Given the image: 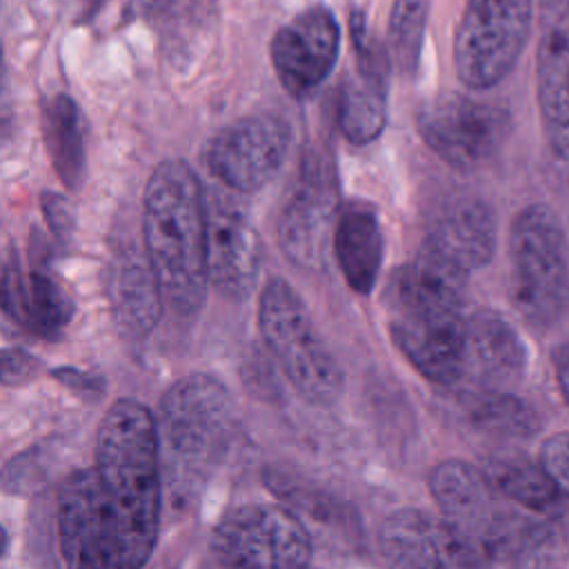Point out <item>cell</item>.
<instances>
[{
    "mask_svg": "<svg viewBox=\"0 0 569 569\" xmlns=\"http://www.w3.org/2000/svg\"><path fill=\"white\" fill-rule=\"evenodd\" d=\"M209 553L231 569H307L311 538L291 509L242 505L216 525Z\"/></svg>",
    "mask_w": 569,
    "mask_h": 569,
    "instance_id": "30bf717a",
    "label": "cell"
},
{
    "mask_svg": "<svg viewBox=\"0 0 569 569\" xmlns=\"http://www.w3.org/2000/svg\"><path fill=\"white\" fill-rule=\"evenodd\" d=\"M553 371H556V380L560 385V391L565 396V402L569 407V338L565 342H560L556 349H553Z\"/></svg>",
    "mask_w": 569,
    "mask_h": 569,
    "instance_id": "d590c367",
    "label": "cell"
},
{
    "mask_svg": "<svg viewBox=\"0 0 569 569\" xmlns=\"http://www.w3.org/2000/svg\"><path fill=\"white\" fill-rule=\"evenodd\" d=\"M111 529L109 569H142L160 527L162 473L156 416L133 398L116 400L96 433V465Z\"/></svg>",
    "mask_w": 569,
    "mask_h": 569,
    "instance_id": "6da1fadb",
    "label": "cell"
},
{
    "mask_svg": "<svg viewBox=\"0 0 569 569\" xmlns=\"http://www.w3.org/2000/svg\"><path fill=\"white\" fill-rule=\"evenodd\" d=\"M262 240L249 216L227 196H207V276L220 296L247 300L260 276Z\"/></svg>",
    "mask_w": 569,
    "mask_h": 569,
    "instance_id": "5bb4252c",
    "label": "cell"
},
{
    "mask_svg": "<svg viewBox=\"0 0 569 569\" xmlns=\"http://www.w3.org/2000/svg\"><path fill=\"white\" fill-rule=\"evenodd\" d=\"M349 33L356 53V71L347 78L338 98V127L351 144H369L387 124L391 58L369 31L362 11L351 13Z\"/></svg>",
    "mask_w": 569,
    "mask_h": 569,
    "instance_id": "9a60e30c",
    "label": "cell"
},
{
    "mask_svg": "<svg viewBox=\"0 0 569 569\" xmlns=\"http://www.w3.org/2000/svg\"><path fill=\"white\" fill-rule=\"evenodd\" d=\"M340 24L331 9L316 4L287 20L271 38L269 53L282 89L305 100L333 71L340 56Z\"/></svg>",
    "mask_w": 569,
    "mask_h": 569,
    "instance_id": "4fadbf2b",
    "label": "cell"
},
{
    "mask_svg": "<svg viewBox=\"0 0 569 569\" xmlns=\"http://www.w3.org/2000/svg\"><path fill=\"white\" fill-rule=\"evenodd\" d=\"M416 127L445 164L476 171L500 153L509 133V113L498 104L445 91L418 109Z\"/></svg>",
    "mask_w": 569,
    "mask_h": 569,
    "instance_id": "8fae6325",
    "label": "cell"
},
{
    "mask_svg": "<svg viewBox=\"0 0 569 569\" xmlns=\"http://www.w3.org/2000/svg\"><path fill=\"white\" fill-rule=\"evenodd\" d=\"M264 482L271 487L273 493L282 496V500H287L298 513H307L309 518H313L325 527L349 529L347 509L325 491H318L313 485H307L300 478L284 473L280 469L267 471Z\"/></svg>",
    "mask_w": 569,
    "mask_h": 569,
    "instance_id": "f1b7e54d",
    "label": "cell"
},
{
    "mask_svg": "<svg viewBox=\"0 0 569 569\" xmlns=\"http://www.w3.org/2000/svg\"><path fill=\"white\" fill-rule=\"evenodd\" d=\"M533 0H467L453 36V64L471 91L505 80L527 44Z\"/></svg>",
    "mask_w": 569,
    "mask_h": 569,
    "instance_id": "ba28073f",
    "label": "cell"
},
{
    "mask_svg": "<svg viewBox=\"0 0 569 569\" xmlns=\"http://www.w3.org/2000/svg\"><path fill=\"white\" fill-rule=\"evenodd\" d=\"M109 300L120 333L129 340L147 338L162 316V291L147 256L124 253L109 271Z\"/></svg>",
    "mask_w": 569,
    "mask_h": 569,
    "instance_id": "603a6c76",
    "label": "cell"
},
{
    "mask_svg": "<svg viewBox=\"0 0 569 569\" xmlns=\"http://www.w3.org/2000/svg\"><path fill=\"white\" fill-rule=\"evenodd\" d=\"M465 420L480 433L500 440H527L540 429L536 411L509 391L478 389L462 396Z\"/></svg>",
    "mask_w": 569,
    "mask_h": 569,
    "instance_id": "484cf974",
    "label": "cell"
},
{
    "mask_svg": "<svg viewBox=\"0 0 569 569\" xmlns=\"http://www.w3.org/2000/svg\"><path fill=\"white\" fill-rule=\"evenodd\" d=\"M340 213L333 160L322 149H307L276 218V236L284 258L305 269L322 271Z\"/></svg>",
    "mask_w": 569,
    "mask_h": 569,
    "instance_id": "9c48e42d",
    "label": "cell"
},
{
    "mask_svg": "<svg viewBox=\"0 0 569 569\" xmlns=\"http://www.w3.org/2000/svg\"><path fill=\"white\" fill-rule=\"evenodd\" d=\"M536 96L549 149L569 162V0H540Z\"/></svg>",
    "mask_w": 569,
    "mask_h": 569,
    "instance_id": "e0dca14e",
    "label": "cell"
},
{
    "mask_svg": "<svg viewBox=\"0 0 569 569\" xmlns=\"http://www.w3.org/2000/svg\"><path fill=\"white\" fill-rule=\"evenodd\" d=\"M258 327L291 387L311 405H331L342 391V369L318 333L300 293L282 278L260 291Z\"/></svg>",
    "mask_w": 569,
    "mask_h": 569,
    "instance_id": "52a82bcc",
    "label": "cell"
},
{
    "mask_svg": "<svg viewBox=\"0 0 569 569\" xmlns=\"http://www.w3.org/2000/svg\"><path fill=\"white\" fill-rule=\"evenodd\" d=\"M540 465L553 482L569 493V431L549 436L540 447Z\"/></svg>",
    "mask_w": 569,
    "mask_h": 569,
    "instance_id": "d6a6232c",
    "label": "cell"
},
{
    "mask_svg": "<svg viewBox=\"0 0 569 569\" xmlns=\"http://www.w3.org/2000/svg\"><path fill=\"white\" fill-rule=\"evenodd\" d=\"M569 547L549 520H533L509 569H562Z\"/></svg>",
    "mask_w": 569,
    "mask_h": 569,
    "instance_id": "f546056e",
    "label": "cell"
},
{
    "mask_svg": "<svg viewBox=\"0 0 569 569\" xmlns=\"http://www.w3.org/2000/svg\"><path fill=\"white\" fill-rule=\"evenodd\" d=\"M42 371V362L24 349L0 347V385L22 387L36 380Z\"/></svg>",
    "mask_w": 569,
    "mask_h": 569,
    "instance_id": "1f68e13d",
    "label": "cell"
},
{
    "mask_svg": "<svg viewBox=\"0 0 569 569\" xmlns=\"http://www.w3.org/2000/svg\"><path fill=\"white\" fill-rule=\"evenodd\" d=\"M200 569H231V567H229V565H224V562H220L218 558H213V556L209 553V558L204 560V565H202Z\"/></svg>",
    "mask_w": 569,
    "mask_h": 569,
    "instance_id": "8d00e7d4",
    "label": "cell"
},
{
    "mask_svg": "<svg viewBox=\"0 0 569 569\" xmlns=\"http://www.w3.org/2000/svg\"><path fill=\"white\" fill-rule=\"evenodd\" d=\"M7 542H9V540H7V531L0 527V556H2L4 549H7Z\"/></svg>",
    "mask_w": 569,
    "mask_h": 569,
    "instance_id": "74e56055",
    "label": "cell"
},
{
    "mask_svg": "<svg viewBox=\"0 0 569 569\" xmlns=\"http://www.w3.org/2000/svg\"><path fill=\"white\" fill-rule=\"evenodd\" d=\"M49 467L51 453L44 447H29L4 465L0 471V485L7 493L29 496L47 482Z\"/></svg>",
    "mask_w": 569,
    "mask_h": 569,
    "instance_id": "4dcf8cb0",
    "label": "cell"
},
{
    "mask_svg": "<svg viewBox=\"0 0 569 569\" xmlns=\"http://www.w3.org/2000/svg\"><path fill=\"white\" fill-rule=\"evenodd\" d=\"M144 256L162 298L180 316H196L207 298V196L184 160L160 162L142 200Z\"/></svg>",
    "mask_w": 569,
    "mask_h": 569,
    "instance_id": "3957f363",
    "label": "cell"
},
{
    "mask_svg": "<svg viewBox=\"0 0 569 569\" xmlns=\"http://www.w3.org/2000/svg\"><path fill=\"white\" fill-rule=\"evenodd\" d=\"M42 213H44V220H47L51 233L60 242H67L73 231V209L69 204V200L60 193L47 191V193H42Z\"/></svg>",
    "mask_w": 569,
    "mask_h": 569,
    "instance_id": "836d02e7",
    "label": "cell"
},
{
    "mask_svg": "<svg viewBox=\"0 0 569 569\" xmlns=\"http://www.w3.org/2000/svg\"><path fill=\"white\" fill-rule=\"evenodd\" d=\"M56 502L64 569H109L111 529L93 467L69 473Z\"/></svg>",
    "mask_w": 569,
    "mask_h": 569,
    "instance_id": "ac0fdd59",
    "label": "cell"
},
{
    "mask_svg": "<svg viewBox=\"0 0 569 569\" xmlns=\"http://www.w3.org/2000/svg\"><path fill=\"white\" fill-rule=\"evenodd\" d=\"M387 569H493L467 547L438 516L398 509L378 533Z\"/></svg>",
    "mask_w": 569,
    "mask_h": 569,
    "instance_id": "2e32d148",
    "label": "cell"
},
{
    "mask_svg": "<svg viewBox=\"0 0 569 569\" xmlns=\"http://www.w3.org/2000/svg\"><path fill=\"white\" fill-rule=\"evenodd\" d=\"M291 127L280 116H249L222 127L204 147L209 173L231 191L253 193L282 169Z\"/></svg>",
    "mask_w": 569,
    "mask_h": 569,
    "instance_id": "7c38bea8",
    "label": "cell"
},
{
    "mask_svg": "<svg viewBox=\"0 0 569 569\" xmlns=\"http://www.w3.org/2000/svg\"><path fill=\"white\" fill-rule=\"evenodd\" d=\"M469 273L420 244L416 258L385 287L387 329L398 351L429 382L451 387L465 378Z\"/></svg>",
    "mask_w": 569,
    "mask_h": 569,
    "instance_id": "7a4b0ae2",
    "label": "cell"
},
{
    "mask_svg": "<svg viewBox=\"0 0 569 569\" xmlns=\"http://www.w3.org/2000/svg\"><path fill=\"white\" fill-rule=\"evenodd\" d=\"M307 569H309V567H307Z\"/></svg>",
    "mask_w": 569,
    "mask_h": 569,
    "instance_id": "f35d334b",
    "label": "cell"
},
{
    "mask_svg": "<svg viewBox=\"0 0 569 569\" xmlns=\"http://www.w3.org/2000/svg\"><path fill=\"white\" fill-rule=\"evenodd\" d=\"M0 309L24 331L53 340L73 316L67 289L44 269H24L11 247L0 256Z\"/></svg>",
    "mask_w": 569,
    "mask_h": 569,
    "instance_id": "d6986e66",
    "label": "cell"
},
{
    "mask_svg": "<svg viewBox=\"0 0 569 569\" xmlns=\"http://www.w3.org/2000/svg\"><path fill=\"white\" fill-rule=\"evenodd\" d=\"M51 376L60 385H64L67 389H71L73 393H80L84 398H100L102 391H104V380L100 376L84 373V371H78V369H71V367L53 369Z\"/></svg>",
    "mask_w": 569,
    "mask_h": 569,
    "instance_id": "e575fe53",
    "label": "cell"
},
{
    "mask_svg": "<svg viewBox=\"0 0 569 569\" xmlns=\"http://www.w3.org/2000/svg\"><path fill=\"white\" fill-rule=\"evenodd\" d=\"M236 425L229 389L209 373H189L173 382L156 418L160 473L180 507L193 505L222 460Z\"/></svg>",
    "mask_w": 569,
    "mask_h": 569,
    "instance_id": "277c9868",
    "label": "cell"
},
{
    "mask_svg": "<svg viewBox=\"0 0 569 569\" xmlns=\"http://www.w3.org/2000/svg\"><path fill=\"white\" fill-rule=\"evenodd\" d=\"M440 520L487 565H511L533 518L509 502L473 465L440 462L429 478Z\"/></svg>",
    "mask_w": 569,
    "mask_h": 569,
    "instance_id": "8992f818",
    "label": "cell"
},
{
    "mask_svg": "<svg viewBox=\"0 0 569 569\" xmlns=\"http://www.w3.org/2000/svg\"><path fill=\"white\" fill-rule=\"evenodd\" d=\"M527 369V347L507 318L480 309L467 318L465 376L480 389L509 391Z\"/></svg>",
    "mask_w": 569,
    "mask_h": 569,
    "instance_id": "44dd1931",
    "label": "cell"
},
{
    "mask_svg": "<svg viewBox=\"0 0 569 569\" xmlns=\"http://www.w3.org/2000/svg\"><path fill=\"white\" fill-rule=\"evenodd\" d=\"M509 302L536 329L560 320L569 307V247L556 211L545 202L522 207L509 227Z\"/></svg>",
    "mask_w": 569,
    "mask_h": 569,
    "instance_id": "5b68a950",
    "label": "cell"
},
{
    "mask_svg": "<svg viewBox=\"0 0 569 569\" xmlns=\"http://www.w3.org/2000/svg\"><path fill=\"white\" fill-rule=\"evenodd\" d=\"M429 0H393L389 18L391 64L405 76H413L420 64Z\"/></svg>",
    "mask_w": 569,
    "mask_h": 569,
    "instance_id": "83f0119b",
    "label": "cell"
},
{
    "mask_svg": "<svg viewBox=\"0 0 569 569\" xmlns=\"http://www.w3.org/2000/svg\"><path fill=\"white\" fill-rule=\"evenodd\" d=\"M42 131L58 178L69 189H78L87 176L84 120L78 104L64 93L49 98L42 109Z\"/></svg>",
    "mask_w": 569,
    "mask_h": 569,
    "instance_id": "d4e9b609",
    "label": "cell"
},
{
    "mask_svg": "<svg viewBox=\"0 0 569 569\" xmlns=\"http://www.w3.org/2000/svg\"><path fill=\"white\" fill-rule=\"evenodd\" d=\"M496 238L498 222L491 204L473 193H451L433 207L422 244L471 273L491 262Z\"/></svg>",
    "mask_w": 569,
    "mask_h": 569,
    "instance_id": "ffe728a7",
    "label": "cell"
},
{
    "mask_svg": "<svg viewBox=\"0 0 569 569\" xmlns=\"http://www.w3.org/2000/svg\"><path fill=\"white\" fill-rule=\"evenodd\" d=\"M482 473L509 502L536 516L556 518L569 511V493L553 482L540 462H531L527 456H493Z\"/></svg>",
    "mask_w": 569,
    "mask_h": 569,
    "instance_id": "cb8c5ba5",
    "label": "cell"
},
{
    "mask_svg": "<svg viewBox=\"0 0 569 569\" xmlns=\"http://www.w3.org/2000/svg\"><path fill=\"white\" fill-rule=\"evenodd\" d=\"M382 227L373 207L365 202L345 204L331 236L333 260L345 282L360 296H369L382 267Z\"/></svg>",
    "mask_w": 569,
    "mask_h": 569,
    "instance_id": "7402d4cb",
    "label": "cell"
},
{
    "mask_svg": "<svg viewBox=\"0 0 569 569\" xmlns=\"http://www.w3.org/2000/svg\"><path fill=\"white\" fill-rule=\"evenodd\" d=\"M158 24L173 49L193 53L216 27V0H153Z\"/></svg>",
    "mask_w": 569,
    "mask_h": 569,
    "instance_id": "4316f807",
    "label": "cell"
}]
</instances>
